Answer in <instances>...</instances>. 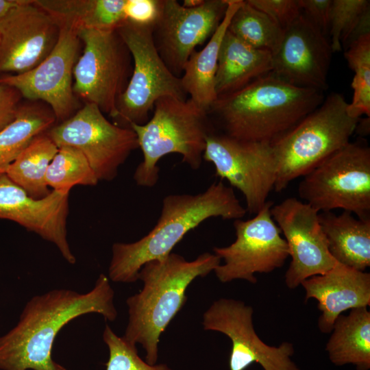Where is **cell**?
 <instances>
[{
	"label": "cell",
	"mask_w": 370,
	"mask_h": 370,
	"mask_svg": "<svg viewBox=\"0 0 370 370\" xmlns=\"http://www.w3.org/2000/svg\"><path fill=\"white\" fill-rule=\"evenodd\" d=\"M114 297L109 278L103 273L88 293L54 289L33 297L16 325L0 336V369L66 370L52 359L58 332L73 319L88 313L114 321Z\"/></svg>",
	"instance_id": "obj_1"
},
{
	"label": "cell",
	"mask_w": 370,
	"mask_h": 370,
	"mask_svg": "<svg viewBox=\"0 0 370 370\" xmlns=\"http://www.w3.org/2000/svg\"><path fill=\"white\" fill-rule=\"evenodd\" d=\"M246 213L232 187L221 181L197 194L166 195L157 223L147 235L134 243L112 245L109 279L135 282L145 263L164 258L189 231L204 221L212 217L241 219Z\"/></svg>",
	"instance_id": "obj_2"
},
{
	"label": "cell",
	"mask_w": 370,
	"mask_h": 370,
	"mask_svg": "<svg viewBox=\"0 0 370 370\" xmlns=\"http://www.w3.org/2000/svg\"><path fill=\"white\" fill-rule=\"evenodd\" d=\"M323 92L293 85L273 73L218 97L209 113L223 134L243 140L272 143L316 109Z\"/></svg>",
	"instance_id": "obj_3"
},
{
	"label": "cell",
	"mask_w": 370,
	"mask_h": 370,
	"mask_svg": "<svg viewBox=\"0 0 370 370\" xmlns=\"http://www.w3.org/2000/svg\"><path fill=\"white\" fill-rule=\"evenodd\" d=\"M221 261L208 252L192 261L171 252L142 267L138 279L143 288L126 300L129 318L123 337L134 345H142L147 363L156 364L160 336L185 304L188 286L197 278L214 271Z\"/></svg>",
	"instance_id": "obj_4"
},
{
	"label": "cell",
	"mask_w": 370,
	"mask_h": 370,
	"mask_svg": "<svg viewBox=\"0 0 370 370\" xmlns=\"http://www.w3.org/2000/svg\"><path fill=\"white\" fill-rule=\"evenodd\" d=\"M208 114L190 98L166 97L156 101L153 115L145 124H132L130 127L136 134L143 155L134 173L136 184L155 186L159 180L158 162L169 153L180 154L184 163L198 169L212 132Z\"/></svg>",
	"instance_id": "obj_5"
},
{
	"label": "cell",
	"mask_w": 370,
	"mask_h": 370,
	"mask_svg": "<svg viewBox=\"0 0 370 370\" xmlns=\"http://www.w3.org/2000/svg\"><path fill=\"white\" fill-rule=\"evenodd\" d=\"M343 95L332 92L272 142L278 160L274 190L281 192L350 142L360 118L351 116Z\"/></svg>",
	"instance_id": "obj_6"
},
{
	"label": "cell",
	"mask_w": 370,
	"mask_h": 370,
	"mask_svg": "<svg viewBox=\"0 0 370 370\" xmlns=\"http://www.w3.org/2000/svg\"><path fill=\"white\" fill-rule=\"evenodd\" d=\"M298 193L317 211L342 209L370 219V148L348 143L303 176Z\"/></svg>",
	"instance_id": "obj_7"
},
{
	"label": "cell",
	"mask_w": 370,
	"mask_h": 370,
	"mask_svg": "<svg viewBox=\"0 0 370 370\" xmlns=\"http://www.w3.org/2000/svg\"><path fill=\"white\" fill-rule=\"evenodd\" d=\"M152 27L125 21L117 29L133 62L132 72L119 98L114 119L115 124L123 127L145 124L155 103L160 98L187 99L181 77L169 69L157 51Z\"/></svg>",
	"instance_id": "obj_8"
},
{
	"label": "cell",
	"mask_w": 370,
	"mask_h": 370,
	"mask_svg": "<svg viewBox=\"0 0 370 370\" xmlns=\"http://www.w3.org/2000/svg\"><path fill=\"white\" fill-rule=\"evenodd\" d=\"M78 36L83 50L73 69V92L114 119L132 72V55L117 29H82Z\"/></svg>",
	"instance_id": "obj_9"
},
{
	"label": "cell",
	"mask_w": 370,
	"mask_h": 370,
	"mask_svg": "<svg viewBox=\"0 0 370 370\" xmlns=\"http://www.w3.org/2000/svg\"><path fill=\"white\" fill-rule=\"evenodd\" d=\"M47 134L58 148L66 146L79 150L98 181L113 180L119 168L139 147L136 134L131 128L110 122L92 103H85Z\"/></svg>",
	"instance_id": "obj_10"
},
{
	"label": "cell",
	"mask_w": 370,
	"mask_h": 370,
	"mask_svg": "<svg viewBox=\"0 0 370 370\" xmlns=\"http://www.w3.org/2000/svg\"><path fill=\"white\" fill-rule=\"evenodd\" d=\"M203 159L214 165L217 177L242 193L247 212L257 214L268 201L278 174L271 143L243 140L211 132Z\"/></svg>",
	"instance_id": "obj_11"
},
{
	"label": "cell",
	"mask_w": 370,
	"mask_h": 370,
	"mask_svg": "<svg viewBox=\"0 0 370 370\" xmlns=\"http://www.w3.org/2000/svg\"><path fill=\"white\" fill-rule=\"evenodd\" d=\"M272 201H268L252 219L234 220L236 240L213 251L224 263L214 273L223 283L244 280L256 284V273H269L281 268L289 256L285 239L272 219Z\"/></svg>",
	"instance_id": "obj_12"
},
{
	"label": "cell",
	"mask_w": 370,
	"mask_h": 370,
	"mask_svg": "<svg viewBox=\"0 0 370 370\" xmlns=\"http://www.w3.org/2000/svg\"><path fill=\"white\" fill-rule=\"evenodd\" d=\"M82 46L78 32L60 27L57 43L51 53L34 69L19 74L0 77V83L15 88L21 97L47 103L56 123L71 117L78 100L73 90V69Z\"/></svg>",
	"instance_id": "obj_13"
},
{
	"label": "cell",
	"mask_w": 370,
	"mask_h": 370,
	"mask_svg": "<svg viewBox=\"0 0 370 370\" xmlns=\"http://www.w3.org/2000/svg\"><path fill=\"white\" fill-rule=\"evenodd\" d=\"M227 7V0H204L194 8L176 0H160L152 35L158 53L175 75L181 77L195 49L214 34Z\"/></svg>",
	"instance_id": "obj_14"
},
{
	"label": "cell",
	"mask_w": 370,
	"mask_h": 370,
	"mask_svg": "<svg viewBox=\"0 0 370 370\" xmlns=\"http://www.w3.org/2000/svg\"><path fill=\"white\" fill-rule=\"evenodd\" d=\"M254 310L243 301L221 298L212 303L203 315L205 330L221 332L232 341L229 360L230 370H245L258 363L264 370H299L291 360L292 343L278 347L264 343L255 332Z\"/></svg>",
	"instance_id": "obj_15"
},
{
	"label": "cell",
	"mask_w": 370,
	"mask_h": 370,
	"mask_svg": "<svg viewBox=\"0 0 370 370\" xmlns=\"http://www.w3.org/2000/svg\"><path fill=\"white\" fill-rule=\"evenodd\" d=\"M319 213L294 197L271 208L272 219L283 234L291 257L284 277L290 289L312 276L324 274L337 262L329 251Z\"/></svg>",
	"instance_id": "obj_16"
},
{
	"label": "cell",
	"mask_w": 370,
	"mask_h": 370,
	"mask_svg": "<svg viewBox=\"0 0 370 370\" xmlns=\"http://www.w3.org/2000/svg\"><path fill=\"white\" fill-rule=\"evenodd\" d=\"M60 35L55 20L34 0H23L0 22V73L19 74L40 64Z\"/></svg>",
	"instance_id": "obj_17"
},
{
	"label": "cell",
	"mask_w": 370,
	"mask_h": 370,
	"mask_svg": "<svg viewBox=\"0 0 370 370\" xmlns=\"http://www.w3.org/2000/svg\"><path fill=\"white\" fill-rule=\"evenodd\" d=\"M332 53L328 38L301 13L272 53L271 73L293 85L324 92Z\"/></svg>",
	"instance_id": "obj_18"
},
{
	"label": "cell",
	"mask_w": 370,
	"mask_h": 370,
	"mask_svg": "<svg viewBox=\"0 0 370 370\" xmlns=\"http://www.w3.org/2000/svg\"><path fill=\"white\" fill-rule=\"evenodd\" d=\"M69 197V193L51 190L35 199L5 173L0 175V219L15 222L53 243L62 257L74 264L76 258L67 241Z\"/></svg>",
	"instance_id": "obj_19"
},
{
	"label": "cell",
	"mask_w": 370,
	"mask_h": 370,
	"mask_svg": "<svg viewBox=\"0 0 370 370\" xmlns=\"http://www.w3.org/2000/svg\"><path fill=\"white\" fill-rule=\"evenodd\" d=\"M305 300L313 298L321 314L318 328L324 334L332 332L334 323L347 310L370 306V274L336 264L323 275L312 276L301 284Z\"/></svg>",
	"instance_id": "obj_20"
},
{
	"label": "cell",
	"mask_w": 370,
	"mask_h": 370,
	"mask_svg": "<svg viewBox=\"0 0 370 370\" xmlns=\"http://www.w3.org/2000/svg\"><path fill=\"white\" fill-rule=\"evenodd\" d=\"M243 0H227V7L220 25L204 48L194 51L186 63L181 80L190 99L209 113L217 99L215 77L221 45L230 21Z\"/></svg>",
	"instance_id": "obj_21"
},
{
	"label": "cell",
	"mask_w": 370,
	"mask_h": 370,
	"mask_svg": "<svg viewBox=\"0 0 370 370\" xmlns=\"http://www.w3.org/2000/svg\"><path fill=\"white\" fill-rule=\"evenodd\" d=\"M319 219L334 259L365 271L370 266V219L356 218L348 211L319 212Z\"/></svg>",
	"instance_id": "obj_22"
},
{
	"label": "cell",
	"mask_w": 370,
	"mask_h": 370,
	"mask_svg": "<svg viewBox=\"0 0 370 370\" xmlns=\"http://www.w3.org/2000/svg\"><path fill=\"white\" fill-rule=\"evenodd\" d=\"M271 71V52L251 47L227 30L215 77L217 97L236 91Z\"/></svg>",
	"instance_id": "obj_23"
},
{
	"label": "cell",
	"mask_w": 370,
	"mask_h": 370,
	"mask_svg": "<svg viewBox=\"0 0 370 370\" xmlns=\"http://www.w3.org/2000/svg\"><path fill=\"white\" fill-rule=\"evenodd\" d=\"M125 0H34L59 27L116 30L126 21Z\"/></svg>",
	"instance_id": "obj_24"
},
{
	"label": "cell",
	"mask_w": 370,
	"mask_h": 370,
	"mask_svg": "<svg viewBox=\"0 0 370 370\" xmlns=\"http://www.w3.org/2000/svg\"><path fill=\"white\" fill-rule=\"evenodd\" d=\"M325 349L336 365L352 364L357 370L370 368V312L367 307L350 310L335 320Z\"/></svg>",
	"instance_id": "obj_25"
},
{
	"label": "cell",
	"mask_w": 370,
	"mask_h": 370,
	"mask_svg": "<svg viewBox=\"0 0 370 370\" xmlns=\"http://www.w3.org/2000/svg\"><path fill=\"white\" fill-rule=\"evenodd\" d=\"M58 151L47 132L42 133L32 140L5 174L32 197H45L51 191L46 182L47 171Z\"/></svg>",
	"instance_id": "obj_26"
},
{
	"label": "cell",
	"mask_w": 370,
	"mask_h": 370,
	"mask_svg": "<svg viewBox=\"0 0 370 370\" xmlns=\"http://www.w3.org/2000/svg\"><path fill=\"white\" fill-rule=\"evenodd\" d=\"M56 123L49 108L29 104L20 106L15 119L0 131V175L37 136L47 132Z\"/></svg>",
	"instance_id": "obj_27"
},
{
	"label": "cell",
	"mask_w": 370,
	"mask_h": 370,
	"mask_svg": "<svg viewBox=\"0 0 370 370\" xmlns=\"http://www.w3.org/2000/svg\"><path fill=\"white\" fill-rule=\"evenodd\" d=\"M227 31L245 44L271 53L278 47L284 32L247 1H243L233 14Z\"/></svg>",
	"instance_id": "obj_28"
},
{
	"label": "cell",
	"mask_w": 370,
	"mask_h": 370,
	"mask_svg": "<svg viewBox=\"0 0 370 370\" xmlns=\"http://www.w3.org/2000/svg\"><path fill=\"white\" fill-rule=\"evenodd\" d=\"M46 182L52 190L66 193L77 185L95 186L99 182L85 156L66 146L58 148L48 167Z\"/></svg>",
	"instance_id": "obj_29"
},
{
	"label": "cell",
	"mask_w": 370,
	"mask_h": 370,
	"mask_svg": "<svg viewBox=\"0 0 370 370\" xmlns=\"http://www.w3.org/2000/svg\"><path fill=\"white\" fill-rule=\"evenodd\" d=\"M349 66L354 72L352 82L354 90L347 112L355 118L363 114L370 117V34L351 43L344 53Z\"/></svg>",
	"instance_id": "obj_30"
},
{
	"label": "cell",
	"mask_w": 370,
	"mask_h": 370,
	"mask_svg": "<svg viewBox=\"0 0 370 370\" xmlns=\"http://www.w3.org/2000/svg\"><path fill=\"white\" fill-rule=\"evenodd\" d=\"M369 13V0H332L329 36L333 53L345 47L357 26Z\"/></svg>",
	"instance_id": "obj_31"
},
{
	"label": "cell",
	"mask_w": 370,
	"mask_h": 370,
	"mask_svg": "<svg viewBox=\"0 0 370 370\" xmlns=\"http://www.w3.org/2000/svg\"><path fill=\"white\" fill-rule=\"evenodd\" d=\"M103 340L109 349L106 370H173L166 364L150 365L143 360L136 345L118 336L108 325L103 331Z\"/></svg>",
	"instance_id": "obj_32"
},
{
	"label": "cell",
	"mask_w": 370,
	"mask_h": 370,
	"mask_svg": "<svg viewBox=\"0 0 370 370\" xmlns=\"http://www.w3.org/2000/svg\"><path fill=\"white\" fill-rule=\"evenodd\" d=\"M283 30L301 13L299 0H247Z\"/></svg>",
	"instance_id": "obj_33"
},
{
	"label": "cell",
	"mask_w": 370,
	"mask_h": 370,
	"mask_svg": "<svg viewBox=\"0 0 370 370\" xmlns=\"http://www.w3.org/2000/svg\"><path fill=\"white\" fill-rule=\"evenodd\" d=\"M160 11V0H125L124 14L127 21L153 27Z\"/></svg>",
	"instance_id": "obj_34"
},
{
	"label": "cell",
	"mask_w": 370,
	"mask_h": 370,
	"mask_svg": "<svg viewBox=\"0 0 370 370\" xmlns=\"http://www.w3.org/2000/svg\"><path fill=\"white\" fill-rule=\"evenodd\" d=\"M301 13L326 38L330 34L332 0H299Z\"/></svg>",
	"instance_id": "obj_35"
},
{
	"label": "cell",
	"mask_w": 370,
	"mask_h": 370,
	"mask_svg": "<svg viewBox=\"0 0 370 370\" xmlns=\"http://www.w3.org/2000/svg\"><path fill=\"white\" fill-rule=\"evenodd\" d=\"M21 98L15 88L0 83V131L15 119Z\"/></svg>",
	"instance_id": "obj_36"
},
{
	"label": "cell",
	"mask_w": 370,
	"mask_h": 370,
	"mask_svg": "<svg viewBox=\"0 0 370 370\" xmlns=\"http://www.w3.org/2000/svg\"><path fill=\"white\" fill-rule=\"evenodd\" d=\"M23 1V0H0V22L10 10L21 3Z\"/></svg>",
	"instance_id": "obj_37"
},
{
	"label": "cell",
	"mask_w": 370,
	"mask_h": 370,
	"mask_svg": "<svg viewBox=\"0 0 370 370\" xmlns=\"http://www.w3.org/2000/svg\"><path fill=\"white\" fill-rule=\"evenodd\" d=\"M370 118L366 117L364 119L360 118L355 132L358 133L360 135H368L369 133Z\"/></svg>",
	"instance_id": "obj_38"
},
{
	"label": "cell",
	"mask_w": 370,
	"mask_h": 370,
	"mask_svg": "<svg viewBox=\"0 0 370 370\" xmlns=\"http://www.w3.org/2000/svg\"><path fill=\"white\" fill-rule=\"evenodd\" d=\"M204 0H184L182 5L187 8L197 7L203 3Z\"/></svg>",
	"instance_id": "obj_39"
}]
</instances>
